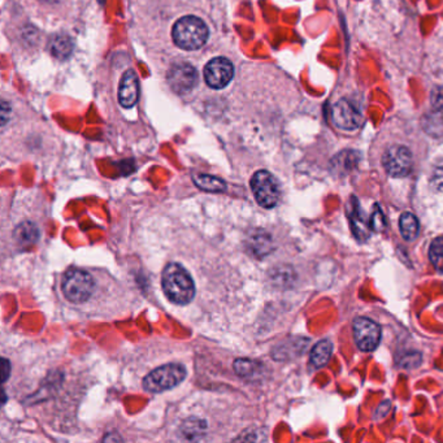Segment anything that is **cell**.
Wrapping results in <instances>:
<instances>
[{
	"instance_id": "cell-19",
	"label": "cell",
	"mask_w": 443,
	"mask_h": 443,
	"mask_svg": "<svg viewBox=\"0 0 443 443\" xmlns=\"http://www.w3.org/2000/svg\"><path fill=\"white\" fill-rule=\"evenodd\" d=\"M400 233L406 241H413L419 234V220L413 214L406 212L400 216Z\"/></svg>"
},
{
	"instance_id": "cell-1",
	"label": "cell",
	"mask_w": 443,
	"mask_h": 443,
	"mask_svg": "<svg viewBox=\"0 0 443 443\" xmlns=\"http://www.w3.org/2000/svg\"><path fill=\"white\" fill-rule=\"evenodd\" d=\"M162 289L171 302L185 305L191 302L195 295L193 279L182 265L171 263L162 272Z\"/></svg>"
},
{
	"instance_id": "cell-12",
	"label": "cell",
	"mask_w": 443,
	"mask_h": 443,
	"mask_svg": "<svg viewBox=\"0 0 443 443\" xmlns=\"http://www.w3.org/2000/svg\"><path fill=\"white\" fill-rule=\"evenodd\" d=\"M347 211H348V217H350V223H351V229H352L355 237L357 241L364 242L369 237V232L372 227H370V221L364 216V212L359 206L355 198L351 199V203H350V207H347Z\"/></svg>"
},
{
	"instance_id": "cell-16",
	"label": "cell",
	"mask_w": 443,
	"mask_h": 443,
	"mask_svg": "<svg viewBox=\"0 0 443 443\" xmlns=\"http://www.w3.org/2000/svg\"><path fill=\"white\" fill-rule=\"evenodd\" d=\"M15 239L21 246H30L39 239V230L32 223H22L15 230Z\"/></svg>"
},
{
	"instance_id": "cell-26",
	"label": "cell",
	"mask_w": 443,
	"mask_h": 443,
	"mask_svg": "<svg viewBox=\"0 0 443 443\" xmlns=\"http://www.w3.org/2000/svg\"><path fill=\"white\" fill-rule=\"evenodd\" d=\"M1 367H3V381L6 382L7 379H8V375H10V370H11V366H10V361L7 359H3L1 361Z\"/></svg>"
},
{
	"instance_id": "cell-7",
	"label": "cell",
	"mask_w": 443,
	"mask_h": 443,
	"mask_svg": "<svg viewBox=\"0 0 443 443\" xmlns=\"http://www.w3.org/2000/svg\"><path fill=\"white\" fill-rule=\"evenodd\" d=\"M234 76V66L225 57H215L205 66V79L211 88H224Z\"/></svg>"
},
{
	"instance_id": "cell-11",
	"label": "cell",
	"mask_w": 443,
	"mask_h": 443,
	"mask_svg": "<svg viewBox=\"0 0 443 443\" xmlns=\"http://www.w3.org/2000/svg\"><path fill=\"white\" fill-rule=\"evenodd\" d=\"M138 95H140V82L138 77L133 72L128 70L121 82L119 87V102L120 104L124 109H131L137 104L138 102Z\"/></svg>"
},
{
	"instance_id": "cell-14",
	"label": "cell",
	"mask_w": 443,
	"mask_h": 443,
	"mask_svg": "<svg viewBox=\"0 0 443 443\" xmlns=\"http://www.w3.org/2000/svg\"><path fill=\"white\" fill-rule=\"evenodd\" d=\"M206 422L196 417L187 419L181 426V434L184 435L185 440L189 441H196L200 440L206 434Z\"/></svg>"
},
{
	"instance_id": "cell-23",
	"label": "cell",
	"mask_w": 443,
	"mask_h": 443,
	"mask_svg": "<svg viewBox=\"0 0 443 443\" xmlns=\"http://www.w3.org/2000/svg\"><path fill=\"white\" fill-rule=\"evenodd\" d=\"M432 107L435 112H443V87H435L432 91Z\"/></svg>"
},
{
	"instance_id": "cell-3",
	"label": "cell",
	"mask_w": 443,
	"mask_h": 443,
	"mask_svg": "<svg viewBox=\"0 0 443 443\" xmlns=\"http://www.w3.org/2000/svg\"><path fill=\"white\" fill-rule=\"evenodd\" d=\"M186 377V368L173 363L153 369L143 381V388L150 393H162L181 384Z\"/></svg>"
},
{
	"instance_id": "cell-6",
	"label": "cell",
	"mask_w": 443,
	"mask_h": 443,
	"mask_svg": "<svg viewBox=\"0 0 443 443\" xmlns=\"http://www.w3.org/2000/svg\"><path fill=\"white\" fill-rule=\"evenodd\" d=\"M382 164L391 177H406L412 169L411 152L404 146H393L384 153Z\"/></svg>"
},
{
	"instance_id": "cell-22",
	"label": "cell",
	"mask_w": 443,
	"mask_h": 443,
	"mask_svg": "<svg viewBox=\"0 0 443 443\" xmlns=\"http://www.w3.org/2000/svg\"><path fill=\"white\" fill-rule=\"evenodd\" d=\"M369 221H370V227L376 232H381L385 227V216L379 206L375 207V212L369 218Z\"/></svg>"
},
{
	"instance_id": "cell-15",
	"label": "cell",
	"mask_w": 443,
	"mask_h": 443,
	"mask_svg": "<svg viewBox=\"0 0 443 443\" xmlns=\"http://www.w3.org/2000/svg\"><path fill=\"white\" fill-rule=\"evenodd\" d=\"M51 54L59 60L68 59L73 51V42L66 35H55L50 44Z\"/></svg>"
},
{
	"instance_id": "cell-25",
	"label": "cell",
	"mask_w": 443,
	"mask_h": 443,
	"mask_svg": "<svg viewBox=\"0 0 443 443\" xmlns=\"http://www.w3.org/2000/svg\"><path fill=\"white\" fill-rule=\"evenodd\" d=\"M434 184L438 186L440 190H443V167H441L434 174Z\"/></svg>"
},
{
	"instance_id": "cell-27",
	"label": "cell",
	"mask_w": 443,
	"mask_h": 443,
	"mask_svg": "<svg viewBox=\"0 0 443 443\" xmlns=\"http://www.w3.org/2000/svg\"><path fill=\"white\" fill-rule=\"evenodd\" d=\"M97 1H99V3H104V0H97Z\"/></svg>"
},
{
	"instance_id": "cell-10",
	"label": "cell",
	"mask_w": 443,
	"mask_h": 443,
	"mask_svg": "<svg viewBox=\"0 0 443 443\" xmlns=\"http://www.w3.org/2000/svg\"><path fill=\"white\" fill-rule=\"evenodd\" d=\"M332 117L337 128L342 130H355L361 124L359 109L347 99H341L332 109Z\"/></svg>"
},
{
	"instance_id": "cell-2",
	"label": "cell",
	"mask_w": 443,
	"mask_h": 443,
	"mask_svg": "<svg viewBox=\"0 0 443 443\" xmlns=\"http://www.w3.org/2000/svg\"><path fill=\"white\" fill-rule=\"evenodd\" d=\"M206 22L195 16H185L174 23L172 38L177 47L185 51H195L206 44L208 39Z\"/></svg>"
},
{
	"instance_id": "cell-9",
	"label": "cell",
	"mask_w": 443,
	"mask_h": 443,
	"mask_svg": "<svg viewBox=\"0 0 443 443\" xmlns=\"http://www.w3.org/2000/svg\"><path fill=\"white\" fill-rule=\"evenodd\" d=\"M198 72L190 64H176L168 72V82L177 94H187L198 85Z\"/></svg>"
},
{
	"instance_id": "cell-13",
	"label": "cell",
	"mask_w": 443,
	"mask_h": 443,
	"mask_svg": "<svg viewBox=\"0 0 443 443\" xmlns=\"http://www.w3.org/2000/svg\"><path fill=\"white\" fill-rule=\"evenodd\" d=\"M249 249L252 254L258 255L259 258L267 255L272 249V239L270 234L264 233L263 230H258L256 233H252L249 237Z\"/></svg>"
},
{
	"instance_id": "cell-4",
	"label": "cell",
	"mask_w": 443,
	"mask_h": 443,
	"mask_svg": "<svg viewBox=\"0 0 443 443\" xmlns=\"http://www.w3.org/2000/svg\"><path fill=\"white\" fill-rule=\"evenodd\" d=\"M94 292V280L86 270L70 268L63 277V292L72 303H84Z\"/></svg>"
},
{
	"instance_id": "cell-8",
	"label": "cell",
	"mask_w": 443,
	"mask_h": 443,
	"mask_svg": "<svg viewBox=\"0 0 443 443\" xmlns=\"http://www.w3.org/2000/svg\"><path fill=\"white\" fill-rule=\"evenodd\" d=\"M354 338L361 351H373L379 346L381 329L367 317H359L354 321Z\"/></svg>"
},
{
	"instance_id": "cell-5",
	"label": "cell",
	"mask_w": 443,
	"mask_h": 443,
	"mask_svg": "<svg viewBox=\"0 0 443 443\" xmlns=\"http://www.w3.org/2000/svg\"><path fill=\"white\" fill-rule=\"evenodd\" d=\"M251 189L256 202L264 208L277 206L281 198L280 184L273 174L267 171H259L251 178Z\"/></svg>"
},
{
	"instance_id": "cell-24",
	"label": "cell",
	"mask_w": 443,
	"mask_h": 443,
	"mask_svg": "<svg viewBox=\"0 0 443 443\" xmlns=\"http://www.w3.org/2000/svg\"><path fill=\"white\" fill-rule=\"evenodd\" d=\"M422 361V357L417 352H412L408 354L407 357H403L400 359V366L404 368H415L417 367Z\"/></svg>"
},
{
	"instance_id": "cell-17",
	"label": "cell",
	"mask_w": 443,
	"mask_h": 443,
	"mask_svg": "<svg viewBox=\"0 0 443 443\" xmlns=\"http://www.w3.org/2000/svg\"><path fill=\"white\" fill-rule=\"evenodd\" d=\"M333 354V345L330 341H320L311 351V363L314 367H324Z\"/></svg>"
},
{
	"instance_id": "cell-21",
	"label": "cell",
	"mask_w": 443,
	"mask_h": 443,
	"mask_svg": "<svg viewBox=\"0 0 443 443\" xmlns=\"http://www.w3.org/2000/svg\"><path fill=\"white\" fill-rule=\"evenodd\" d=\"M429 258L434 268L440 273H443V238H435L431 245Z\"/></svg>"
},
{
	"instance_id": "cell-20",
	"label": "cell",
	"mask_w": 443,
	"mask_h": 443,
	"mask_svg": "<svg viewBox=\"0 0 443 443\" xmlns=\"http://www.w3.org/2000/svg\"><path fill=\"white\" fill-rule=\"evenodd\" d=\"M260 366L258 361L249 359H237L234 361V370L238 376L243 379H252L255 375L259 373Z\"/></svg>"
},
{
	"instance_id": "cell-18",
	"label": "cell",
	"mask_w": 443,
	"mask_h": 443,
	"mask_svg": "<svg viewBox=\"0 0 443 443\" xmlns=\"http://www.w3.org/2000/svg\"><path fill=\"white\" fill-rule=\"evenodd\" d=\"M194 182L198 187L209 193H221L227 190V184L214 176L207 174H196L194 176Z\"/></svg>"
}]
</instances>
